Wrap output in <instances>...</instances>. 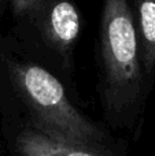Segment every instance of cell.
<instances>
[{
  "label": "cell",
  "mask_w": 155,
  "mask_h": 156,
  "mask_svg": "<svg viewBox=\"0 0 155 156\" xmlns=\"http://www.w3.org/2000/svg\"><path fill=\"white\" fill-rule=\"evenodd\" d=\"M139 41L128 2L104 0L100 16V60L104 101L110 110H128L140 99Z\"/></svg>",
  "instance_id": "cell-1"
},
{
  "label": "cell",
  "mask_w": 155,
  "mask_h": 156,
  "mask_svg": "<svg viewBox=\"0 0 155 156\" xmlns=\"http://www.w3.org/2000/svg\"><path fill=\"white\" fill-rule=\"evenodd\" d=\"M10 73L40 133L76 145L98 136L96 127L69 101L63 85L49 71L40 66L13 63Z\"/></svg>",
  "instance_id": "cell-2"
},
{
  "label": "cell",
  "mask_w": 155,
  "mask_h": 156,
  "mask_svg": "<svg viewBox=\"0 0 155 156\" xmlns=\"http://www.w3.org/2000/svg\"><path fill=\"white\" fill-rule=\"evenodd\" d=\"M38 27L48 45L66 55L80 34V15L70 0H54L38 8Z\"/></svg>",
  "instance_id": "cell-3"
},
{
  "label": "cell",
  "mask_w": 155,
  "mask_h": 156,
  "mask_svg": "<svg viewBox=\"0 0 155 156\" xmlns=\"http://www.w3.org/2000/svg\"><path fill=\"white\" fill-rule=\"evenodd\" d=\"M18 152L21 156H102L81 145L56 140L36 130L19 136Z\"/></svg>",
  "instance_id": "cell-4"
},
{
  "label": "cell",
  "mask_w": 155,
  "mask_h": 156,
  "mask_svg": "<svg viewBox=\"0 0 155 156\" xmlns=\"http://www.w3.org/2000/svg\"><path fill=\"white\" fill-rule=\"evenodd\" d=\"M135 5L142 59L146 73L151 74L155 67V0H135Z\"/></svg>",
  "instance_id": "cell-5"
},
{
  "label": "cell",
  "mask_w": 155,
  "mask_h": 156,
  "mask_svg": "<svg viewBox=\"0 0 155 156\" xmlns=\"http://www.w3.org/2000/svg\"><path fill=\"white\" fill-rule=\"evenodd\" d=\"M7 3L14 11V14L18 16L32 15L33 12H37L41 7L43 0H0V4Z\"/></svg>",
  "instance_id": "cell-6"
}]
</instances>
